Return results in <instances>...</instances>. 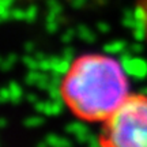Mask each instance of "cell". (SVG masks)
Listing matches in <instances>:
<instances>
[{"instance_id": "6da1fadb", "label": "cell", "mask_w": 147, "mask_h": 147, "mask_svg": "<svg viewBox=\"0 0 147 147\" xmlns=\"http://www.w3.org/2000/svg\"><path fill=\"white\" fill-rule=\"evenodd\" d=\"M125 71L119 60L86 55L72 63L63 80L64 100L80 119L108 120L128 98Z\"/></svg>"}, {"instance_id": "7a4b0ae2", "label": "cell", "mask_w": 147, "mask_h": 147, "mask_svg": "<svg viewBox=\"0 0 147 147\" xmlns=\"http://www.w3.org/2000/svg\"><path fill=\"white\" fill-rule=\"evenodd\" d=\"M105 147H147V97H128L102 128Z\"/></svg>"}, {"instance_id": "3957f363", "label": "cell", "mask_w": 147, "mask_h": 147, "mask_svg": "<svg viewBox=\"0 0 147 147\" xmlns=\"http://www.w3.org/2000/svg\"><path fill=\"white\" fill-rule=\"evenodd\" d=\"M125 74L136 80H143L147 78V60L143 57L132 56L127 63L121 64Z\"/></svg>"}, {"instance_id": "277c9868", "label": "cell", "mask_w": 147, "mask_h": 147, "mask_svg": "<svg viewBox=\"0 0 147 147\" xmlns=\"http://www.w3.org/2000/svg\"><path fill=\"white\" fill-rule=\"evenodd\" d=\"M52 71L61 74V75H67L69 72V69L72 67V61H69L64 57H57V56H52Z\"/></svg>"}, {"instance_id": "5b68a950", "label": "cell", "mask_w": 147, "mask_h": 147, "mask_svg": "<svg viewBox=\"0 0 147 147\" xmlns=\"http://www.w3.org/2000/svg\"><path fill=\"white\" fill-rule=\"evenodd\" d=\"M127 47V42L123 41V40H116V41H112V42H108L104 45L102 51L106 53V55H119L120 52H123Z\"/></svg>"}, {"instance_id": "8992f818", "label": "cell", "mask_w": 147, "mask_h": 147, "mask_svg": "<svg viewBox=\"0 0 147 147\" xmlns=\"http://www.w3.org/2000/svg\"><path fill=\"white\" fill-rule=\"evenodd\" d=\"M64 131L67 132V134H71V135H79V134H83V132H87L89 131V128L86 124L83 123H80V121H72V123H69L65 125L64 128Z\"/></svg>"}, {"instance_id": "52a82bcc", "label": "cell", "mask_w": 147, "mask_h": 147, "mask_svg": "<svg viewBox=\"0 0 147 147\" xmlns=\"http://www.w3.org/2000/svg\"><path fill=\"white\" fill-rule=\"evenodd\" d=\"M7 87H8V90H10V93H11V101L10 102H12V104H19V102L22 101V95H23V90H22V87L16 83V82H10Z\"/></svg>"}, {"instance_id": "ba28073f", "label": "cell", "mask_w": 147, "mask_h": 147, "mask_svg": "<svg viewBox=\"0 0 147 147\" xmlns=\"http://www.w3.org/2000/svg\"><path fill=\"white\" fill-rule=\"evenodd\" d=\"M76 34L79 36L80 40H83V41L87 42V44H93V42L95 41L94 33L91 32L89 27L84 26V25H79L78 29H76Z\"/></svg>"}, {"instance_id": "9c48e42d", "label": "cell", "mask_w": 147, "mask_h": 147, "mask_svg": "<svg viewBox=\"0 0 147 147\" xmlns=\"http://www.w3.org/2000/svg\"><path fill=\"white\" fill-rule=\"evenodd\" d=\"M36 86L38 87L40 90H47L51 87V78H49V75H47L45 72H42L40 74V78H38V80H37V83Z\"/></svg>"}, {"instance_id": "30bf717a", "label": "cell", "mask_w": 147, "mask_h": 147, "mask_svg": "<svg viewBox=\"0 0 147 147\" xmlns=\"http://www.w3.org/2000/svg\"><path fill=\"white\" fill-rule=\"evenodd\" d=\"M22 61H23V64H25L29 69H38V64H40V61H38L34 56H32L30 53H27L26 56H23Z\"/></svg>"}, {"instance_id": "8fae6325", "label": "cell", "mask_w": 147, "mask_h": 147, "mask_svg": "<svg viewBox=\"0 0 147 147\" xmlns=\"http://www.w3.org/2000/svg\"><path fill=\"white\" fill-rule=\"evenodd\" d=\"M15 61H16V55L15 53H10L7 57L1 60V68L4 71H8V69H11L14 67Z\"/></svg>"}, {"instance_id": "7c38bea8", "label": "cell", "mask_w": 147, "mask_h": 147, "mask_svg": "<svg viewBox=\"0 0 147 147\" xmlns=\"http://www.w3.org/2000/svg\"><path fill=\"white\" fill-rule=\"evenodd\" d=\"M44 117H41V116H32V117H27L26 120L23 121V124L26 127H29V128H33V127H38L41 125V124H44Z\"/></svg>"}, {"instance_id": "4fadbf2b", "label": "cell", "mask_w": 147, "mask_h": 147, "mask_svg": "<svg viewBox=\"0 0 147 147\" xmlns=\"http://www.w3.org/2000/svg\"><path fill=\"white\" fill-rule=\"evenodd\" d=\"M40 74L37 69H29V72H27L26 78H25V82H26V84H29V86H33V84L37 83V80H38V78H40Z\"/></svg>"}, {"instance_id": "5bb4252c", "label": "cell", "mask_w": 147, "mask_h": 147, "mask_svg": "<svg viewBox=\"0 0 147 147\" xmlns=\"http://www.w3.org/2000/svg\"><path fill=\"white\" fill-rule=\"evenodd\" d=\"M64 75L61 74L56 72V71H52V74L49 75V78H51V86H57V87H61L63 86V78Z\"/></svg>"}, {"instance_id": "9a60e30c", "label": "cell", "mask_w": 147, "mask_h": 147, "mask_svg": "<svg viewBox=\"0 0 147 147\" xmlns=\"http://www.w3.org/2000/svg\"><path fill=\"white\" fill-rule=\"evenodd\" d=\"M48 8H49V14L57 15L61 12V5L59 4L56 0H48Z\"/></svg>"}, {"instance_id": "2e32d148", "label": "cell", "mask_w": 147, "mask_h": 147, "mask_svg": "<svg viewBox=\"0 0 147 147\" xmlns=\"http://www.w3.org/2000/svg\"><path fill=\"white\" fill-rule=\"evenodd\" d=\"M38 69L42 71V72H47V71H52V60L49 59H44V60H40V64H38Z\"/></svg>"}, {"instance_id": "e0dca14e", "label": "cell", "mask_w": 147, "mask_h": 147, "mask_svg": "<svg viewBox=\"0 0 147 147\" xmlns=\"http://www.w3.org/2000/svg\"><path fill=\"white\" fill-rule=\"evenodd\" d=\"M36 16H37V7H36V5H30V7L26 10V16H25V21L29 22V23H32V22H34Z\"/></svg>"}, {"instance_id": "ac0fdd59", "label": "cell", "mask_w": 147, "mask_h": 147, "mask_svg": "<svg viewBox=\"0 0 147 147\" xmlns=\"http://www.w3.org/2000/svg\"><path fill=\"white\" fill-rule=\"evenodd\" d=\"M25 16H26V11L21 10V8L11 10V18L15 21H22V19H25Z\"/></svg>"}, {"instance_id": "d6986e66", "label": "cell", "mask_w": 147, "mask_h": 147, "mask_svg": "<svg viewBox=\"0 0 147 147\" xmlns=\"http://www.w3.org/2000/svg\"><path fill=\"white\" fill-rule=\"evenodd\" d=\"M134 38L136 41L142 42L144 38H147V30L146 29H134Z\"/></svg>"}, {"instance_id": "ffe728a7", "label": "cell", "mask_w": 147, "mask_h": 147, "mask_svg": "<svg viewBox=\"0 0 147 147\" xmlns=\"http://www.w3.org/2000/svg\"><path fill=\"white\" fill-rule=\"evenodd\" d=\"M132 56H134V53L131 52V49H129V51H125V49H124L123 52L119 53V59H117V60H119L121 64H124V63H127Z\"/></svg>"}, {"instance_id": "44dd1931", "label": "cell", "mask_w": 147, "mask_h": 147, "mask_svg": "<svg viewBox=\"0 0 147 147\" xmlns=\"http://www.w3.org/2000/svg\"><path fill=\"white\" fill-rule=\"evenodd\" d=\"M74 56H75V51H74L71 47H65L63 49V52H61V57L67 59L69 61H72L74 60Z\"/></svg>"}, {"instance_id": "7402d4cb", "label": "cell", "mask_w": 147, "mask_h": 147, "mask_svg": "<svg viewBox=\"0 0 147 147\" xmlns=\"http://www.w3.org/2000/svg\"><path fill=\"white\" fill-rule=\"evenodd\" d=\"M59 138L57 135H55V134H49V135H47V138H45V142L48 143V146L49 147H55V144L57 143L59 140Z\"/></svg>"}, {"instance_id": "603a6c76", "label": "cell", "mask_w": 147, "mask_h": 147, "mask_svg": "<svg viewBox=\"0 0 147 147\" xmlns=\"http://www.w3.org/2000/svg\"><path fill=\"white\" fill-rule=\"evenodd\" d=\"M0 100H1V102H8V101H11V93H10V90H8V87H3V89H1Z\"/></svg>"}, {"instance_id": "cb8c5ba5", "label": "cell", "mask_w": 147, "mask_h": 147, "mask_svg": "<svg viewBox=\"0 0 147 147\" xmlns=\"http://www.w3.org/2000/svg\"><path fill=\"white\" fill-rule=\"evenodd\" d=\"M129 49H131V52L134 53V55H139V53L143 52L144 48H143V45L140 44V41H136L135 44H131V48H129Z\"/></svg>"}, {"instance_id": "d4e9b609", "label": "cell", "mask_w": 147, "mask_h": 147, "mask_svg": "<svg viewBox=\"0 0 147 147\" xmlns=\"http://www.w3.org/2000/svg\"><path fill=\"white\" fill-rule=\"evenodd\" d=\"M74 36H75V32H74L72 29H68V30H67V32H65L63 36H61V41L65 42V44H68V42L72 40Z\"/></svg>"}, {"instance_id": "484cf974", "label": "cell", "mask_w": 147, "mask_h": 147, "mask_svg": "<svg viewBox=\"0 0 147 147\" xmlns=\"http://www.w3.org/2000/svg\"><path fill=\"white\" fill-rule=\"evenodd\" d=\"M72 143L69 139H65V138H59L57 143L55 144V147H71Z\"/></svg>"}, {"instance_id": "4316f807", "label": "cell", "mask_w": 147, "mask_h": 147, "mask_svg": "<svg viewBox=\"0 0 147 147\" xmlns=\"http://www.w3.org/2000/svg\"><path fill=\"white\" fill-rule=\"evenodd\" d=\"M97 29H98L100 33H108L110 30V26L106 22H98V23H97Z\"/></svg>"}, {"instance_id": "83f0119b", "label": "cell", "mask_w": 147, "mask_h": 147, "mask_svg": "<svg viewBox=\"0 0 147 147\" xmlns=\"http://www.w3.org/2000/svg\"><path fill=\"white\" fill-rule=\"evenodd\" d=\"M44 115L47 116H53V102L48 101L45 102V109H44Z\"/></svg>"}, {"instance_id": "f1b7e54d", "label": "cell", "mask_w": 147, "mask_h": 147, "mask_svg": "<svg viewBox=\"0 0 147 147\" xmlns=\"http://www.w3.org/2000/svg\"><path fill=\"white\" fill-rule=\"evenodd\" d=\"M34 109L38 112V113H44V109H45V102H41V101H38L34 104Z\"/></svg>"}, {"instance_id": "f546056e", "label": "cell", "mask_w": 147, "mask_h": 147, "mask_svg": "<svg viewBox=\"0 0 147 147\" xmlns=\"http://www.w3.org/2000/svg\"><path fill=\"white\" fill-rule=\"evenodd\" d=\"M26 98H27V101H29L30 104H36V102H38V97H37V94H33V93L27 94Z\"/></svg>"}, {"instance_id": "4dcf8cb0", "label": "cell", "mask_w": 147, "mask_h": 147, "mask_svg": "<svg viewBox=\"0 0 147 147\" xmlns=\"http://www.w3.org/2000/svg\"><path fill=\"white\" fill-rule=\"evenodd\" d=\"M33 51H34V44H33V42H26V44H25V52L33 53Z\"/></svg>"}, {"instance_id": "1f68e13d", "label": "cell", "mask_w": 147, "mask_h": 147, "mask_svg": "<svg viewBox=\"0 0 147 147\" xmlns=\"http://www.w3.org/2000/svg\"><path fill=\"white\" fill-rule=\"evenodd\" d=\"M84 1H86V0H72V7H75V8H80V7H83Z\"/></svg>"}, {"instance_id": "d6a6232c", "label": "cell", "mask_w": 147, "mask_h": 147, "mask_svg": "<svg viewBox=\"0 0 147 147\" xmlns=\"http://www.w3.org/2000/svg\"><path fill=\"white\" fill-rule=\"evenodd\" d=\"M139 4L144 8V11H146V15H147V0H140V1H139ZM146 30H147V19H146Z\"/></svg>"}, {"instance_id": "836d02e7", "label": "cell", "mask_w": 147, "mask_h": 147, "mask_svg": "<svg viewBox=\"0 0 147 147\" xmlns=\"http://www.w3.org/2000/svg\"><path fill=\"white\" fill-rule=\"evenodd\" d=\"M34 57H36L37 60H38V61H40V60H44V59L47 57V56H45V53H42V52H37L36 55H34Z\"/></svg>"}, {"instance_id": "e575fe53", "label": "cell", "mask_w": 147, "mask_h": 147, "mask_svg": "<svg viewBox=\"0 0 147 147\" xmlns=\"http://www.w3.org/2000/svg\"><path fill=\"white\" fill-rule=\"evenodd\" d=\"M139 93H140V94H143V95H146V97H147V86L142 87V89L139 90Z\"/></svg>"}, {"instance_id": "d590c367", "label": "cell", "mask_w": 147, "mask_h": 147, "mask_svg": "<svg viewBox=\"0 0 147 147\" xmlns=\"http://www.w3.org/2000/svg\"><path fill=\"white\" fill-rule=\"evenodd\" d=\"M37 147H48V143L47 142H40L37 144Z\"/></svg>"}, {"instance_id": "8d00e7d4", "label": "cell", "mask_w": 147, "mask_h": 147, "mask_svg": "<svg viewBox=\"0 0 147 147\" xmlns=\"http://www.w3.org/2000/svg\"><path fill=\"white\" fill-rule=\"evenodd\" d=\"M5 123H7V121H5L4 117H3V119H0V125L1 127H5Z\"/></svg>"}]
</instances>
